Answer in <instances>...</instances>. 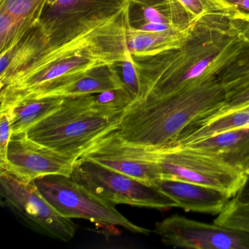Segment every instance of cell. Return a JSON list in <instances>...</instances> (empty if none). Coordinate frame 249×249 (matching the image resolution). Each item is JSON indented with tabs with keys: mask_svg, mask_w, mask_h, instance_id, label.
Wrapping results in <instances>:
<instances>
[{
	"mask_svg": "<svg viewBox=\"0 0 249 249\" xmlns=\"http://www.w3.org/2000/svg\"><path fill=\"white\" fill-rule=\"evenodd\" d=\"M214 223L249 234V202L241 201L237 196L231 198Z\"/></svg>",
	"mask_w": 249,
	"mask_h": 249,
	"instance_id": "19",
	"label": "cell"
},
{
	"mask_svg": "<svg viewBox=\"0 0 249 249\" xmlns=\"http://www.w3.org/2000/svg\"><path fill=\"white\" fill-rule=\"evenodd\" d=\"M120 65L119 66L122 67V79L135 100L140 92L139 77L135 57L129 50L126 52L124 59L121 62Z\"/></svg>",
	"mask_w": 249,
	"mask_h": 249,
	"instance_id": "23",
	"label": "cell"
},
{
	"mask_svg": "<svg viewBox=\"0 0 249 249\" xmlns=\"http://www.w3.org/2000/svg\"><path fill=\"white\" fill-rule=\"evenodd\" d=\"M93 98L97 108L110 112L124 110L134 100L126 87L93 94Z\"/></svg>",
	"mask_w": 249,
	"mask_h": 249,
	"instance_id": "21",
	"label": "cell"
},
{
	"mask_svg": "<svg viewBox=\"0 0 249 249\" xmlns=\"http://www.w3.org/2000/svg\"><path fill=\"white\" fill-rule=\"evenodd\" d=\"M154 232L167 246L194 249H249V234L175 214L156 223Z\"/></svg>",
	"mask_w": 249,
	"mask_h": 249,
	"instance_id": "9",
	"label": "cell"
},
{
	"mask_svg": "<svg viewBox=\"0 0 249 249\" xmlns=\"http://www.w3.org/2000/svg\"><path fill=\"white\" fill-rule=\"evenodd\" d=\"M124 111L97 108L93 94L67 97L56 111L26 133L59 154L79 159L99 140L118 129Z\"/></svg>",
	"mask_w": 249,
	"mask_h": 249,
	"instance_id": "4",
	"label": "cell"
},
{
	"mask_svg": "<svg viewBox=\"0 0 249 249\" xmlns=\"http://www.w3.org/2000/svg\"><path fill=\"white\" fill-rule=\"evenodd\" d=\"M33 183L45 199L67 218H84L101 226H119L144 235L152 231L131 222L117 211L116 205L80 186L71 177L49 175Z\"/></svg>",
	"mask_w": 249,
	"mask_h": 249,
	"instance_id": "6",
	"label": "cell"
},
{
	"mask_svg": "<svg viewBox=\"0 0 249 249\" xmlns=\"http://www.w3.org/2000/svg\"><path fill=\"white\" fill-rule=\"evenodd\" d=\"M0 170H4L12 130L8 111H0Z\"/></svg>",
	"mask_w": 249,
	"mask_h": 249,
	"instance_id": "24",
	"label": "cell"
},
{
	"mask_svg": "<svg viewBox=\"0 0 249 249\" xmlns=\"http://www.w3.org/2000/svg\"><path fill=\"white\" fill-rule=\"evenodd\" d=\"M234 8H240L249 12V0H225Z\"/></svg>",
	"mask_w": 249,
	"mask_h": 249,
	"instance_id": "29",
	"label": "cell"
},
{
	"mask_svg": "<svg viewBox=\"0 0 249 249\" xmlns=\"http://www.w3.org/2000/svg\"><path fill=\"white\" fill-rule=\"evenodd\" d=\"M249 104V78L227 91V100L222 107L212 114L198 121L208 120L230 113Z\"/></svg>",
	"mask_w": 249,
	"mask_h": 249,
	"instance_id": "22",
	"label": "cell"
},
{
	"mask_svg": "<svg viewBox=\"0 0 249 249\" xmlns=\"http://www.w3.org/2000/svg\"><path fill=\"white\" fill-rule=\"evenodd\" d=\"M184 27V26H178L174 24H155V23H145L141 30L144 31L149 32H167L175 30L178 27Z\"/></svg>",
	"mask_w": 249,
	"mask_h": 249,
	"instance_id": "28",
	"label": "cell"
},
{
	"mask_svg": "<svg viewBox=\"0 0 249 249\" xmlns=\"http://www.w3.org/2000/svg\"><path fill=\"white\" fill-rule=\"evenodd\" d=\"M236 196L240 200L249 202V177H248L247 181L240 189V192L237 194Z\"/></svg>",
	"mask_w": 249,
	"mask_h": 249,
	"instance_id": "30",
	"label": "cell"
},
{
	"mask_svg": "<svg viewBox=\"0 0 249 249\" xmlns=\"http://www.w3.org/2000/svg\"><path fill=\"white\" fill-rule=\"evenodd\" d=\"M196 20L167 32L144 31L132 27L129 21L126 28L128 49L134 57L147 58L178 49L186 41Z\"/></svg>",
	"mask_w": 249,
	"mask_h": 249,
	"instance_id": "14",
	"label": "cell"
},
{
	"mask_svg": "<svg viewBox=\"0 0 249 249\" xmlns=\"http://www.w3.org/2000/svg\"><path fill=\"white\" fill-rule=\"evenodd\" d=\"M206 2L216 14L229 16L235 10L232 5L226 2L225 0H206Z\"/></svg>",
	"mask_w": 249,
	"mask_h": 249,
	"instance_id": "27",
	"label": "cell"
},
{
	"mask_svg": "<svg viewBox=\"0 0 249 249\" xmlns=\"http://www.w3.org/2000/svg\"><path fill=\"white\" fill-rule=\"evenodd\" d=\"M143 17L145 23L176 24L171 18L167 17V16L162 14L160 10L154 8V7H145V8H143Z\"/></svg>",
	"mask_w": 249,
	"mask_h": 249,
	"instance_id": "26",
	"label": "cell"
},
{
	"mask_svg": "<svg viewBox=\"0 0 249 249\" xmlns=\"http://www.w3.org/2000/svg\"><path fill=\"white\" fill-rule=\"evenodd\" d=\"M130 2L106 21L62 43L40 49L0 82L1 107L65 84L103 67L119 66L129 49L126 28Z\"/></svg>",
	"mask_w": 249,
	"mask_h": 249,
	"instance_id": "2",
	"label": "cell"
},
{
	"mask_svg": "<svg viewBox=\"0 0 249 249\" xmlns=\"http://www.w3.org/2000/svg\"><path fill=\"white\" fill-rule=\"evenodd\" d=\"M0 196L2 205L36 232L65 242L75 236V223L59 213L33 181H21L7 170H0Z\"/></svg>",
	"mask_w": 249,
	"mask_h": 249,
	"instance_id": "8",
	"label": "cell"
},
{
	"mask_svg": "<svg viewBox=\"0 0 249 249\" xmlns=\"http://www.w3.org/2000/svg\"><path fill=\"white\" fill-rule=\"evenodd\" d=\"M245 172H246V174H247L248 177H249V161H248L246 168H245Z\"/></svg>",
	"mask_w": 249,
	"mask_h": 249,
	"instance_id": "31",
	"label": "cell"
},
{
	"mask_svg": "<svg viewBox=\"0 0 249 249\" xmlns=\"http://www.w3.org/2000/svg\"><path fill=\"white\" fill-rule=\"evenodd\" d=\"M81 157L151 186L161 178L146 148L124 141L116 131L105 135Z\"/></svg>",
	"mask_w": 249,
	"mask_h": 249,
	"instance_id": "11",
	"label": "cell"
},
{
	"mask_svg": "<svg viewBox=\"0 0 249 249\" xmlns=\"http://www.w3.org/2000/svg\"><path fill=\"white\" fill-rule=\"evenodd\" d=\"M115 67L97 68L33 97H73L123 88L126 85Z\"/></svg>",
	"mask_w": 249,
	"mask_h": 249,
	"instance_id": "15",
	"label": "cell"
},
{
	"mask_svg": "<svg viewBox=\"0 0 249 249\" xmlns=\"http://www.w3.org/2000/svg\"><path fill=\"white\" fill-rule=\"evenodd\" d=\"M77 158L67 157L27 137L26 132L11 135L4 170L17 179L30 183L49 175L71 177Z\"/></svg>",
	"mask_w": 249,
	"mask_h": 249,
	"instance_id": "10",
	"label": "cell"
},
{
	"mask_svg": "<svg viewBox=\"0 0 249 249\" xmlns=\"http://www.w3.org/2000/svg\"><path fill=\"white\" fill-rule=\"evenodd\" d=\"M249 125V104L208 120L196 121L183 130L170 145H183L215 134ZM168 145V146H170Z\"/></svg>",
	"mask_w": 249,
	"mask_h": 249,
	"instance_id": "17",
	"label": "cell"
},
{
	"mask_svg": "<svg viewBox=\"0 0 249 249\" xmlns=\"http://www.w3.org/2000/svg\"><path fill=\"white\" fill-rule=\"evenodd\" d=\"M152 186L187 212L218 215L231 199L218 189L177 179L161 178Z\"/></svg>",
	"mask_w": 249,
	"mask_h": 249,
	"instance_id": "12",
	"label": "cell"
},
{
	"mask_svg": "<svg viewBox=\"0 0 249 249\" xmlns=\"http://www.w3.org/2000/svg\"><path fill=\"white\" fill-rule=\"evenodd\" d=\"M226 100L227 90L220 78L168 97L134 100L116 132L135 145L168 146L191 124L215 113Z\"/></svg>",
	"mask_w": 249,
	"mask_h": 249,
	"instance_id": "3",
	"label": "cell"
},
{
	"mask_svg": "<svg viewBox=\"0 0 249 249\" xmlns=\"http://www.w3.org/2000/svg\"><path fill=\"white\" fill-rule=\"evenodd\" d=\"M183 145L209 153L245 171L249 160V125L219 132Z\"/></svg>",
	"mask_w": 249,
	"mask_h": 249,
	"instance_id": "13",
	"label": "cell"
},
{
	"mask_svg": "<svg viewBox=\"0 0 249 249\" xmlns=\"http://www.w3.org/2000/svg\"><path fill=\"white\" fill-rule=\"evenodd\" d=\"M51 0H0V11H5L21 23L24 31L35 28Z\"/></svg>",
	"mask_w": 249,
	"mask_h": 249,
	"instance_id": "18",
	"label": "cell"
},
{
	"mask_svg": "<svg viewBox=\"0 0 249 249\" xmlns=\"http://www.w3.org/2000/svg\"><path fill=\"white\" fill-rule=\"evenodd\" d=\"M26 36L20 21L5 11H0V55L14 50Z\"/></svg>",
	"mask_w": 249,
	"mask_h": 249,
	"instance_id": "20",
	"label": "cell"
},
{
	"mask_svg": "<svg viewBox=\"0 0 249 249\" xmlns=\"http://www.w3.org/2000/svg\"><path fill=\"white\" fill-rule=\"evenodd\" d=\"M176 2L183 8L186 14L193 19L199 20L204 17L215 14L206 0H176Z\"/></svg>",
	"mask_w": 249,
	"mask_h": 249,
	"instance_id": "25",
	"label": "cell"
},
{
	"mask_svg": "<svg viewBox=\"0 0 249 249\" xmlns=\"http://www.w3.org/2000/svg\"><path fill=\"white\" fill-rule=\"evenodd\" d=\"M71 178L80 186L115 205L160 211L178 208L173 199L154 186L84 157L77 160Z\"/></svg>",
	"mask_w": 249,
	"mask_h": 249,
	"instance_id": "7",
	"label": "cell"
},
{
	"mask_svg": "<svg viewBox=\"0 0 249 249\" xmlns=\"http://www.w3.org/2000/svg\"><path fill=\"white\" fill-rule=\"evenodd\" d=\"M146 148L151 161L158 165L161 178L209 186L224 192L230 198L237 195L248 180L243 170L188 145Z\"/></svg>",
	"mask_w": 249,
	"mask_h": 249,
	"instance_id": "5",
	"label": "cell"
},
{
	"mask_svg": "<svg viewBox=\"0 0 249 249\" xmlns=\"http://www.w3.org/2000/svg\"><path fill=\"white\" fill-rule=\"evenodd\" d=\"M65 97H28L14 103L8 111L12 134L26 132L53 112L62 104Z\"/></svg>",
	"mask_w": 249,
	"mask_h": 249,
	"instance_id": "16",
	"label": "cell"
},
{
	"mask_svg": "<svg viewBox=\"0 0 249 249\" xmlns=\"http://www.w3.org/2000/svg\"><path fill=\"white\" fill-rule=\"evenodd\" d=\"M212 14L196 20L178 49L135 58L140 92L135 100L161 98L221 78L249 52V36L235 24Z\"/></svg>",
	"mask_w": 249,
	"mask_h": 249,
	"instance_id": "1",
	"label": "cell"
}]
</instances>
